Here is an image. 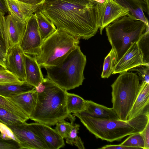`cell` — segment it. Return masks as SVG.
Listing matches in <instances>:
<instances>
[{
    "instance_id": "22",
    "label": "cell",
    "mask_w": 149,
    "mask_h": 149,
    "mask_svg": "<svg viewBox=\"0 0 149 149\" xmlns=\"http://www.w3.org/2000/svg\"><path fill=\"white\" fill-rule=\"evenodd\" d=\"M34 13L36 17L39 32L42 42L55 31L56 29V27L40 11L36 10Z\"/></svg>"
},
{
    "instance_id": "30",
    "label": "cell",
    "mask_w": 149,
    "mask_h": 149,
    "mask_svg": "<svg viewBox=\"0 0 149 149\" xmlns=\"http://www.w3.org/2000/svg\"><path fill=\"white\" fill-rule=\"evenodd\" d=\"M56 125L55 130L56 131L63 139H65L71 130L72 123L62 119L57 122Z\"/></svg>"
},
{
    "instance_id": "28",
    "label": "cell",
    "mask_w": 149,
    "mask_h": 149,
    "mask_svg": "<svg viewBox=\"0 0 149 149\" xmlns=\"http://www.w3.org/2000/svg\"><path fill=\"white\" fill-rule=\"evenodd\" d=\"M120 145L127 146L144 149V143L140 132L131 134Z\"/></svg>"
},
{
    "instance_id": "38",
    "label": "cell",
    "mask_w": 149,
    "mask_h": 149,
    "mask_svg": "<svg viewBox=\"0 0 149 149\" xmlns=\"http://www.w3.org/2000/svg\"><path fill=\"white\" fill-rule=\"evenodd\" d=\"M34 6H38L46 0H17Z\"/></svg>"
},
{
    "instance_id": "40",
    "label": "cell",
    "mask_w": 149,
    "mask_h": 149,
    "mask_svg": "<svg viewBox=\"0 0 149 149\" xmlns=\"http://www.w3.org/2000/svg\"><path fill=\"white\" fill-rule=\"evenodd\" d=\"M73 144L79 149H85V148L84 143L79 137L78 136L74 142Z\"/></svg>"
},
{
    "instance_id": "7",
    "label": "cell",
    "mask_w": 149,
    "mask_h": 149,
    "mask_svg": "<svg viewBox=\"0 0 149 149\" xmlns=\"http://www.w3.org/2000/svg\"><path fill=\"white\" fill-rule=\"evenodd\" d=\"M140 86L137 74L127 71L120 73L111 85L112 108L119 120H127Z\"/></svg>"
},
{
    "instance_id": "11",
    "label": "cell",
    "mask_w": 149,
    "mask_h": 149,
    "mask_svg": "<svg viewBox=\"0 0 149 149\" xmlns=\"http://www.w3.org/2000/svg\"><path fill=\"white\" fill-rule=\"evenodd\" d=\"M100 34L104 28L117 19L130 13L129 10L113 0H104L100 4Z\"/></svg>"
},
{
    "instance_id": "25",
    "label": "cell",
    "mask_w": 149,
    "mask_h": 149,
    "mask_svg": "<svg viewBox=\"0 0 149 149\" xmlns=\"http://www.w3.org/2000/svg\"><path fill=\"white\" fill-rule=\"evenodd\" d=\"M117 62L116 54L112 48L104 58L101 77L108 78L112 74L114 67Z\"/></svg>"
},
{
    "instance_id": "14",
    "label": "cell",
    "mask_w": 149,
    "mask_h": 149,
    "mask_svg": "<svg viewBox=\"0 0 149 149\" xmlns=\"http://www.w3.org/2000/svg\"><path fill=\"white\" fill-rule=\"evenodd\" d=\"M32 130L45 142L48 149H58L65 146L64 141L55 129L44 124L29 123Z\"/></svg>"
},
{
    "instance_id": "2",
    "label": "cell",
    "mask_w": 149,
    "mask_h": 149,
    "mask_svg": "<svg viewBox=\"0 0 149 149\" xmlns=\"http://www.w3.org/2000/svg\"><path fill=\"white\" fill-rule=\"evenodd\" d=\"M72 115L78 117L96 138L111 142L141 132L149 122V111L126 121L96 118L84 112Z\"/></svg>"
},
{
    "instance_id": "43",
    "label": "cell",
    "mask_w": 149,
    "mask_h": 149,
    "mask_svg": "<svg viewBox=\"0 0 149 149\" xmlns=\"http://www.w3.org/2000/svg\"><path fill=\"white\" fill-rule=\"evenodd\" d=\"M91 0L95 1H97L98 2L100 3H102V2H101L102 1L100 0Z\"/></svg>"
},
{
    "instance_id": "45",
    "label": "cell",
    "mask_w": 149,
    "mask_h": 149,
    "mask_svg": "<svg viewBox=\"0 0 149 149\" xmlns=\"http://www.w3.org/2000/svg\"><path fill=\"white\" fill-rule=\"evenodd\" d=\"M1 136V133L0 132V136Z\"/></svg>"
},
{
    "instance_id": "39",
    "label": "cell",
    "mask_w": 149,
    "mask_h": 149,
    "mask_svg": "<svg viewBox=\"0 0 149 149\" xmlns=\"http://www.w3.org/2000/svg\"><path fill=\"white\" fill-rule=\"evenodd\" d=\"M0 10L5 14L9 13L6 0H0Z\"/></svg>"
},
{
    "instance_id": "13",
    "label": "cell",
    "mask_w": 149,
    "mask_h": 149,
    "mask_svg": "<svg viewBox=\"0 0 149 149\" xmlns=\"http://www.w3.org/2000/svg\"><path fill=\"white\" fill-rule=\"evenodd\" d=\"M143 54L136 42L134 43L117 62L112 74L127 72L130 69L143 65Z\"/></svg>"
},
{
    "instance_id": "3",
    "label": "cell",
    "mask_w": 149,
    "mask_h": 149,
    "mask_svg": "<svg viewBox=\"0 0 149 149\" xmlns=\"http://www.w3.org/2000/svg\"><path fill=\"white\" fill-rule=\"evenodd\" d=\"M67 91L48 77L44 78L39 92H37L36 106L29 119L49 126L67 118L74 120V117L68 112L67 108Z\"/></svg>"
},
{
    "instance_id": "32",
    "label": "cell",
    "mask_w": 149,
    "mask_h": 149,
    "mask_svg": "<svg viewBox=\"0 0 149 149\" xmlns=\"http://www.w3.org/2000/svg\"><path fill=\"white\" fill-rule=\"evenodd\" d=\"M73 121V120L71 121V123L72 124V127L68 136L65 139L66 143L72 146L73 145L74 142L78 136L77 134L80 127V125L79 124H74Z\"/></svg>"
},
{
    "instance_id": "15",
    "label": "cell",
    "mask_w": 149,
    "mask_h": 149,
    "mask_svg": "<svg viewBox=\"0 0 149 149\" xmlns=\"http://www.w3.org/2000/svg\"><path fill=\"white\" fill-rule=\"evenodd\" d=\"M25 73V81L36 87L44 79L41 68L34 56L24 53Z\"/></svg>"
},
{
    "instance_id": "37",
    "label": "cell",
    "mask_w": 149,
    "mask_h": 149,
    "mask_svg": "<svg viewBox=\"0 0 149 149\" xmlns=\"http://www.w3.org/2000/svg\"><path fill=\"white\" fill-rule=\"evenodd\" d=\"M5 14L0 10V38L5 45L3 22Z\"/></svg>"
},
{
    "instance_id": "33",
    "label": "cell",
    "mask_w": 149,
    "mask_h": 149,
    "mask_svg": "<svg viewBox=\"0 0 149 149\" xmlns=\"http://www.w3.org/2000/svg\"><path fill=\"white\" fill-rule=\"evenodd\" d=\"M0 149H20L18 143L13 139L0 136Z\"/></svg>"
},
{
    "instance_id": "6",
    "label": "cell",
    "mask_w": 149,
    "mask_h": 149,
    "mask_svg": "<svg viewBox=\"0 0 149 149\" xmlns=\"http://www.w3.org/2000/svg\"><path fill=\"white\" fill-rule=\"evenodd\" d=\"M79 40L68 32L56 28L42 41L38 54L34 56L41 68L56 66L78 45Z\"/></svg>"
},
{
    "instance_id": "12",
    "label": "cell",
    "mask_w": 149,
    "mask_h": 149,
    "mask_svg": "<svg viewBox=\"0 0 149 149\" xmlns=\"http://www.w3.org/2000/svg\"><path fill=\"white\" fill-rule=\"evenodd\" d=\"M7 70L15 74L21 81H25L24 52L19 44L10 48L6 55Z\"/></svg>"
},
{
    "instance_id": "5",
    "label": "cell",
    "mask_w": 149,
    "mask_h": 149,
    "mask_svg": "<svg viewBox=\"0 0 149 149\" xmlns=\"http://www.w3.org/2000/svg\"><path fill=\"white\" fill-rule=\"evenodd\" d=\"M86 63V56L78 45L58 65L45 68L47 77L68 91L82 85L85 79L84 71Z\"/></svg>"
},
{
    "instance_id": "35",
    "label": "cell",
    "mask_w": 149,
    "mask_h": 149,
    "mask_svg": "<svg viewBox=\"0 0 149 149\" xmlns=\"http://www.w3.org/2000/svg\"><path fill=\"white\" fill-rule=\"evenodd\" d=\"M140 133L144 141V149H149V122Z\"/></svg>"
},
{
    "instance_id": "34",
    "label": "cell",
    "mask_w": 149,
    "mask_h": 149,
    "mask_svg": "<svg viewBox=\"0 0 149 149\" xmlns=\"http://www.w3.org/2000/svg\"><path fill=\"white\" fill-rule=\"evenodd\" d=\"M0 132L1 136L3 138L13 139L16 141L15 138L10 129L7 125L1 122H0Z\"/></svg>"
},
{
    "instance_id": "44",
    "label": "cell",
    "mask_w": 149,
    "mask_h": 149,
    "mask_svg": "<svg viewBox=\"0 0 149 149\" xmlns=\"http://www.w3.org/2000/svg\"><path fill=\"white\" fill-rule=\"evenodd\" d=\"M3 69H5L0 65V70H2Z\"/></svg>"
},
{
    "instance_id": "24",
    "label": "cell",
    "mask_w": 149,
    "mask_h": 149,
    "mask_svg": "<svg viewBox=\"0 0 149 149\" xmlns=\"http://www.w3.org/2000/svg\"><path fill=\"white\" fill-rule=\"evenodd\" d=\"M0 107L19 116L26 121L29 119L20 107L8 98L0 95Z\"/></svg>"
},
{
    "instance_id": "26",
    "label": "cell",
    "mask_w": 149,
    "mask_h": 149,
    "mask_svg": "<svg viewBox=\"0 0 149 149\" xmlns=\"http://www.w3.org/2000/svg\"><path fill=\"white\" fill-rule=\"evenodd\" d=\"M136 43L143 54V64L149 65V26Z\"/></svg>"
},
{
    "instance_id": "17",
    "label": "cell",
    "mask_w": 149,
    "mask_h": 149,
    "mask_svg": "<svg viewBox=\"0 0 149 149\" xmlns=\"http://www.w3.org/2000/svg\"><path fill=\"white\" fill-rule=\"evenodd\" d=\"M149 83L142 81L139 94L127 116V120L149 111Z\"/></svg>"
},
{
    "instance_id": "19",
    "label": "cell",
    "mask_w": 149,
    "mask_h": 149,
    "mask_svg": "<svg viewBox=\"0 0 149 149\" xmlns=\"http://www.w3.org/2000/svg\"><path fill=\"white\" fill-rule=\"evenodd\" d=\"M37 98L35 89L8 98L20 107L29 118L35 109Z\"/></svg>"
},
{
    "instance_id": "29",
    "label": "cell",
    "mask_w": 149,
    "mask_h": 149,
    "mask_svg": "<svg viewBox=\"0 0 149 149\" xmlns=\"http://www.w3.org/2000/svg\"><path fill=\"white\" fill-rule=\"evenodd\" d=\"M24 82L21 81L14 74L7 69L0 70V85L21 84Z\"/></svg>"
},
{
    "instance_id": "18",
    "label": "cell",
    "mask_w": 149,
    "mask_h": 149,
    "mask_svg": "<svg viewBox=\"0 0 149 149\" xmlns=\"http://www.w3.org/2000/svg\"><path fill=\"white\" fill-rule=\"evenodd\" d=\"M10 14L24 23H26L38 6H34L17 0H6Z\"/></svg>"
},
{
    "instance_id": "42",
    "label": "cell",
    "mask_w": 149,
    "mask_h": 149,
    "mask_svg": "<svg viewBox=\"0 0 149 149\" xmlns=\"http://www.w3.org/2000/svg\"><path fill=\"white\" fill-rule=\"evenodd\" d=\"M0 52L4 54L6 56L7 53V51L6 45L3 42L0 38Z\"/></svg>"
},
{
    "instance_id": "16",
    "label": "cell",
    "mask_w": 149,
    "mask_h": 149,
    "mask_svg": "<svg viewBox=\"0 0 149 149\" xmlns=\"http://www.w3.org/2000/svg\"><path fill=\"white\" fill-rule=\"evenodd\" d=\"M128 9L130 13L137 19L149 25L148 20L143 12L149 14V0H113Z\"/></svg>"
},
{
    "instance_id": "8",
    "label": "cell",
    "mask_w": 149,
    "mask_h": 149,
    "mask_svg": "<svg viewBox=\"0 0 149 149\" xmlns=\"http://www.w3.org/2000/svg\"><path fill=\"white\" fill-rule=\"evenodd\" d=\"M7 126L12 132L20 149H48L44 141L26 122Z\"/></svg>"
},
{
    "instance_id": "36",
    "label": "cell",
    "mask_w": 149,
    "mask_h": 149,
    "mask_svg": "<svg viewBox=\"0 0 149 149\" xmlns=\"http://www.w3.org/2000/svg\"><path fill=\"white\" fill-rule=\"evenodd\" d=\"M100 149H138L137 148L122 146L118 145H107L99 148Z\"/></svg>"
},
{
    "instance_id": "4",
    "label": "cell",
    "mask_w": 149,
    "mask_h": 149,
    "mask_svg": "<svg viewBox=\"0 0 149 149\" xmlns=\"http://www.w3.org/2000/svg\"><path fill=\"white\" fill-rule=\"evenodd\" d=\"M147 25L130 13L107 26L106 34L118 61L134 42L145 32Z\"/></svg>"
},
{
    "instance_id": "41",
    "label": "cell",
    "mask_w": 149,
    "mask_h": 149,
    "mask_svg": "<svg viewBox=\"0 0 149 149\" xmlns=\"http://www.w3.org/2000/svg\"><path fill=\"white\" fill-rule=\"evenodd\" d=\"M6 59L5 55L0 52V65L5 69H6Z\"/></svg>"
},
{
    "instance_id": "21",
    "label": "cell",
    "mask_w": 149,
    "mask_h": 149,
    "mask_svg": "<svg viewBox=\"0 0 149 149\" xmlns=\"http://www.w3.org/2000/svg\"><path fill=\"white\" fill-rule=\"evenodd\" d=\"M35 89L26 81L21 84L0 85V95L10 98Z\"/></svg>"
},
{
    "instance_id": "1",
    "label": "cell",
    "mask_w": 149,
    "mask_h": 149,
    "mask_svg": "<svg viewBox=\"0 0 149 149\" xmlns=\"http://www.w3.org/2000/svg\"><path fill=\"white\" fill-rule=\"evenodd\" d=\"M100 3L91 0H46L36 10L41 12L57 28L79 40H88L100 27Z\"/></svg>"
},
{
    "instance_id": "10",
    "label": "cell",
    "mask_w": 149,
    "mask_h": 149,
    "mask_svg": "<svg viewBox=\"0 0 149 149\" xmlns=\"http://www.w3.org/2000/svg\"><path fill=\"white\" fill-rule=\"evenodd\" d=\"M26 23L22 22L10 14L4 17L3 26L7 52L11 47L19 43L25 32Z\"/></svg>"
},
{
    "instance_id": "27",
    "label": "cell",
    "mask_w": 149,
    "mask_h": 149,
    "mask_svg": "<svg viewBox=\"0 0 149 149\" xmlns=\"http://www.w3.org/2000/svg\"><path fill=\"white\" fill-rule=\"evenodd\" d=\"M26 122L19 116L0 107V122L8 125L19 124Z\"/></svg>"
},
{
    "instance_id": "31",
    "label": "cell",
    "mask_w": 149,
    "mask_h": 149,
    "mask_svg": "<svg viewBox=\"0 0 149 149\" xmlns=\"http://www.w3.org/2000/svg\"><path fill=\"white\" fill-rule=\"evenodd\" d=\"M129 71H136L140 80L149 83V65H141L132 68Z\"/></svg>"
},
{
    "instance_id": "23",
    "label": "cell",
    "mask_w": 149,
    "mask_h": 149,
    "mask_svg": "<svg viewBox=\"0 0 149 149\" xmlns=\"http://www.w3.org/2000/svg\"><path fill=\"white\" fill-rule=\"evenodd\" d=\"M66 104L69 113H80L84 111L85 109L86 100L77 95L67 91Z\"/></svg>"
},
{
    "instance_id": "20",
    "label": "cell",
    "mask_w": 149,
    "mask_h": 149,
    "mask_svg": "<svg viewBox=\"0 0 149 149\" xmlns=\"http://www.w3.org/2000/svg\"><path fill=\"white\" fill-rule=\"evenodd\" d=\"M84 112L96 118L111 120H119L112 108H109L92 101L86 100Z\"/></svg>"
},
{
    "instance_id": "9",
    "label": "cell",
    "mask_w": 149,
    "mask_h": 149,
    "mask_svg": "<svg viewBox=\"0 0 149 149\" xmlns=\"http://www.w3.org/2000/svg\"><path fill=\"white\" fill-rule=\"evenodd\" d=\"M42 42L36 17L33 14L27 21L19 45L24 53L35 56L39 53Z\"/></svg>"
}]
</instances>
